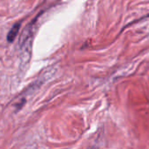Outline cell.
I'll use <instances>...</instances> for the list:
<instances>
[{
	"mask_svg": "<svg viewBox=\"0 0 149 149\" xmlns=\"http://www.w3.org/2000/svg\"><path fill=\"white\" fill-rule=\"evenodd\" d=\"M20 25H21V23H20V22H17V23H16V24L12 26V28L10 30V31H9V33H8V35H7V40H8V42L11 43V42L14 40V38H16V36H17L18 31H19Z\"/></svg>",
	"mask_w": 149,
	"mask_h": 149,
	"instance_id": "6da1fadb",
	"label": "cell"
}]
</instances>
